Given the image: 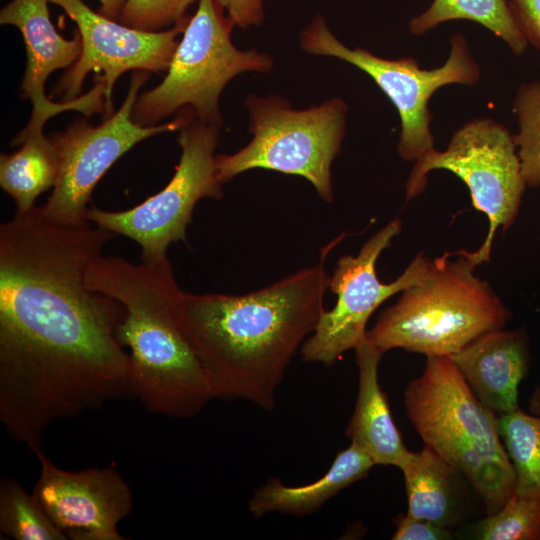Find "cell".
<instances>
[{"instance_id": "1", "label": "cell", "mask_w": 540, "mask_h": 540, "mask_svg": "<svg viewBox=\"0 0 540 540\" xmlns=\"http://www.w3.org/2000/svg\"><path fill=\"white\" fill-rule=\"evenodd\" d=\"M115 237L50 223L38 206L0 225V419L31 451L52 422L133 398L125 309L85 281Z\"/></svg>"}, {"instance_id": "2", "label": "cell", "mask_w": 540, "mask_h": 540, "mask_svg": "<svg viewBox=\"0 0 540 540\" xmlns=\"http://www.w3.org/2000/svg\"><path fill=\"white\" fill-rule=\"evenodd\" d=\"M343 237L323 248L318 264L254 292L194 294L177 289L173 312L205 371L213 399L274 409L275 393L292 357L325 310L330 285L325 260Z\"/></svg>"}, {"instance_id": "3", "label": "cell", "mask_w": 540, "mask_h": 540, "mask_svg": "<svg viewBox=\"0 0 540 540\" xmlns=\"http://www.w3.org/2000/svg\"><path fill=\"white\" fill-rule=\"evenodd\" d=\"M89 289L125 309L117 339L128 351L133 398L154 414L189 419L213 399L205 371L173 312L179 288L168 257L148 264L97 257L86 273Z\"/></svg>"}, {"instance_id": "4", "label": "cell", "mask_w": 540, "mask_h": 540, "mask_svg": "<svg viewBox=\"0 0 540 540\" xmlns=\"http://www.w3.org/2000/svg\"><path fill=\"white\" fill-rule=\"evenodd\" d=\"M407 416L424 446L459 471L487 514L514 493L515 475L498 430V416L483 405L450 356L427 357L404 392Z\"/></svg>"}, {"instance_id": "5", "label": "cell", "mask_w": 540, "mask_h": 540, "mask_svg": "<svg viewBox=\"0 0 540 540\" xmlns=\"http://www.w3.org/2000/svg\"><path fill=\"white\" fill-rule=\"evenodd\" d=\"M431 261L426 276L385 309L367 339L382 353L401 348L431 356H451L481 334L503 328L511 318L488 282L474 274L458 250Z\"/></svg>"}, {"instance_id": "6", "label": "cell", "mask_w": 540, "mask_h": 540, "mask_svg": "<svg viewBox=\"0 0 540 540\" xmlns=\"http://www.w3.org/2000/svg\"><path fill=\"white\" fill-rule=\"evenodd\" d=\"M246 106L253 137L236 153L216 155L219 181L224 184L250 169H269L304 177L323 200L332 202L331 164L345 136V102L332 98L295 110L274 95H249Z\"/></svg>"}, {"instance_id": "7", "label": "cell", "mask_w": 540, "mask_h": 540, "mask_svg": "<svg viewBox=\"0 0 540 540\" xmlns=\"http://www.w3.org/2000/svg\"><path fill=\"white\" fill-rule=\"evenodd\" d=\"M233 27L214 0H198L167 75L158 86L137 97L132 120L141 126H154L190 105L197 119L220 127L218 102L224 86L240 73L268 72L272 67L268 54L242 51L232 44Z\"/></svg>"}, {"instance_id": "8", "label": "cell", "mask_w": 540, "mask_h": 540, "mask_svg": "<svg viewBox=\"0 0 540 540\" xmlns=\"http://www.w3.org/2000/svg\"><path fill=\"white\" fill-rule=\"evenodd\" d=\"M435 169L457 175L467 185L474 208L487 216L484 242L473 252H461L474 266L489 262L495 234L513 225L527 186L514 135L491 118L467 122L453 133L446 150L432 148L415 161L406 181V200L425 190L427 174Z\"/></svg>"}, {"instance_id": "9", "label": "cell", "mask_w": 540, "mask_h": 540, "mask_svg": "<svg viewBox=\"0 0 540 540\" xmlns=\"http://www.w3.org/2000/svg\"><path fill=\"white\" fill-rule=\"evenodd\" d=\"M303 50L314 55L339 58L367 73L396 107L401 120L397 151L402 159L416 161L434 148L430 124L429 100L439 88L449 84L473 85L480 68L466 38L453 34L450 54L435 69L419 67L413 58L385 59L357 47L350 49L328 29L325 19L317 16L302 32Z\"/></svg>"}, {"instance_id": "10", "label": "cell", "mask_w": 540, "mask_h": 540, "mask_svg": "<svg viewBox=\"0 0 540 540\" xmlns=\"http://www.w3.org/2000/svg\"><path fill=\"white\" fill-rule=\"evenodd\" d=\"M219 128L197 118L193 120L190 115L179 129L181 156L169 183L127 210L91 207L86 213L88 222L134 240L141 247V262L154 264L167 258L172 243L186 241L187 226L197 202L223 196L214 155Z\"/></svg>"}, {"instance_id": "11", "label": "cell", "mask_w": 540, "mask_h": 540, "mask_svg": "<svg viewBox=\"0 0 540 540\" xmlns=\"http://www.w3.org/2000/svg\"><path fill=\"white\" fill-rule=\"evenodd\" d=\"M148 78L136 70L126 98L117 112L97 126L77 119L66 130L49 138L59 160L55 186L47 201L38 206L42 217L59 226L88 225V204L96 184L111 166L137 143L154 135L180 129L190 115L154 126H141L132 120L137 95Z\"/></svg>"}, {"instance_id": "12", "label": "cell", "mask_w": 540, "mask_h": 540, "mask_svg": "<svg viewBox=\"0 0 540 540\" xmlns=\"http://www.w3.org/2000/svg\"><path fill=\"white\" fill-rule=\"evenodd\" d=\"M400 230L401 221L393 219L370 237L356 256L339 259L329 285L337 302L333 309L323 311L314 332L302 344L304 361L331 366L343 353L355 350L367 338L366 326L373 312L426 276L431 261L420 253L391 283L379 280L377 260Z\"/></svg>"}, {"instance_id": "13", "label": "cell", "mask_w": 540, "mask_h": 540, "mask_svg": "<svg viewBox=\"0 0 540 540\" xmlns=\"http://www.w3.org/2000/svg\"><path fill=\"white\" fill-rule=\"evenodd\" d=\"M61 7L77 25L82 40L78 60L67 69L51 91L62 102L76 99L89 72H102L106 84L105 118L113 112L112 92L117 79L128 70L167 71L189 17L169 29L139 30L89 8L83 0H48Z\"/></svg>"}, {"instance_id": "14", "label": "cell", "mask_w": 540, "mask_h": 540, "mask_svg": "<svg viewBox=\"0 0 540 540\" xmlns=\"http://www.w3.org/2000/svg\"><path fill=\"white\" fill-rule=\"evenodd\" d=\"M41 471L33 489L53 523L73 540H124L119 522L133 509L130 487L114 467L70 472L42 449L34 452Z\"/></svg>"}, {"instance_id": "15", "label": "cell", "mask_w": 540, "mask_h": 540, "mask_svg": "<svg viewBox=\"0 0 540 540\" xmlns=\"http://www.w3.org/2000/svg\"><path fill=\"white\" fill-rule=\"evenodd\" d=\"M48 0H11L0 11V24L12 25L22 34L26 54V70L20 91L32 102L27 129L44 127L46 121L64 111L75 110L90 117L106 113V84L96 78L94 87L85 95L66 102H53L45 95V83L50 74L71 67L80 57L82 40L79 33L65 39L52 24Z\"/></svg>"}, {"instance_id": "16", "label": "cell", "mask_w": 540, "mask_h": 540, "mask_svg": "<svg viewBox=\"0 0 540 540\" xmlns=\"http://www.w3.org/2000/svg\"><path fill=\"white\" fill-rule=\"evenodd\" d=\"M450 357L480 402L497 416L519 408V385L530 362L523 330L485 332Z\"/></svg>"}, {"instance_id": "17", "label": "cell", "mask_w": 540, "mask_h": 540, "mask_svg": "<svg viewBox=\"0 0 540 540\" xmlns=\"http://www.w3.org/2000/svg\"><path fill=\"white\" fill-rule=\"evenodd\" d=\"M359 372L355 409L345 429L351 443L364 450L375 465L399 467L409 450L393 420L386 394L378 381L384 353L367 338L355 348Z\"/></svg>"}, {"instance_id": "18", "label": "cell", "mask_w": 540, "mask_h": 540, "mask_svg": "<svg viewBox=\"0 0 540 540\" xmlns=\"http://www.w3.org/2000/svg\"><path fill=\"white\" fill-rule=\"evenodd\" d=\"M374 465L364 450L351 443L338 452L328 471L310 484L287 486L278 478L268 479L254 490L248 501L249 511L255 518L268 513L299 517L312 514L341 490L365 478Z\"/></svg>"}, {"instance_id": "19", "label": "cell", "mask_w": 540, "mask_h": 540, "mask_svg": "<svg viewBox=\"0 0 540 540\" xmlns=\"http://www.w3.org/2000/svg\"><path fill=\"white\" fill-rule=\"evenodd\" d=\"M398 468L404 475L408 516L449 529L460 521L466 478L459 471L426 446L409 451Z\"/></svg>"}, {"instance_id": "20", "label": "cell", "mask_w": 540, "mask_h": 540, "mask_svg": "<svg viewBox=\"0 0 540 540\" xmlns=\"http://www.w3.org/2000/svg\"><path fill=\"white\" fill-rule=\"evenodd\" d=\"M43 128H24L11 141L20 148L0 157V186L15 201L16 212L35 207L39 195L53 188L58 178V155Z\"/></svg>"}, {"instance_id": "21", "label": "cell", "mask_w": 540, "mask_h": 540, "mask_svg": "<svg viewBox=\"0 0 540 540\" xmlns=\"http://www.w3.org/2000/svg\"><path fill=\"white\" fill-rule=\"evenodd\" d=\"M451 20H469L481 24L502 39L514 54H522L527 41L506 0H433L431 5L409 22L413 35H422Z\"/></svg>"}, {"instance_id": "22", "label": "cell", "mask_w": 540, "mask_h": 540, "mask_svg": "<svg viewBox=\"0 0 540 540\" xmlns=\"http://www.w3.org/2000/svg\"><path fill=\"white\" fill-rule=\"evenodd\" d=\"M498 430L513 467L514 493L540 498V417L517 408L498 416Z\"/></svg>"}, {"instance_id": "23", "label": "cell", "mask_w": 540, "mask_h": 540, "mask_svg": "<svg viewBox=\"0 0 540 540\" xmlns=\"http://www.w3.org/2000/svg\"><path fill=\"white\" fill-rule=\"evenodd\" d=\"M0 531L15 540H65L34 494L12 477L0 483Z\"/></svg>"}, {"instance_id": "24", "label": "cell", "mask_w": 540, "mask_h": 540, "mask_svg": "<svg viewBox=\"0 0 540 540\" xmlns=\"http://www.w3.org/2000/svg\"><path fill=\"white\" fill-rule=\"evenodd\" d=\"M518 131L514 135L527 186H540V81L523 83L513 101Z\"/></svg>"}, {"instance_id": "25", "label": "cell", "mask_w": 540, "mask_h": 540, "mask_svg": "<svg viewBox=\"0 0 540 540\" xmlns=\"http://www.w3.org/2000/svg\"><path fill=\"white\" fill-rule=\"evenodd\" d=\"M480 540H540V498L515 493L503 507L473 525Z\"/></svg>"}, {"instance_id": "26", "label": "cell", "mask_w": 540, "mask_h": 540, "mask_svg": "<svg viewBox=\"0 0 540 540\" xmlns=\"http://www.w3.org/2000/svg\"><path fill=\"white\" fill-rule=\"evenodd\" d=\"M196 1L126 0L119 22L139 30L163 31L187 18V10Z\"/></svg>"}, {"instance_id": "27", "label": "cell", "mask_w": 540, "mask_h": 540, "mask_svg": "<svg viewBox=\"0 0 540 540\" xmlns=\"http://www.w3.org/2000/svg\"><path fill=\"white\" fill-rule=\"evenodd\" d=\"M396 526L393 540H449L453 534L449 528L432 521L399 514L393 519Z\"/></svg>"}, {"instance_id": "28", "label": "cell", "mask_w": 540, "mask_h": 540, "mask_svg": "<svg viewBox=\"0 0 540 540\" xmlns=\"http://www.w3.org/2000/svg\"><path fill=\"white\" fill-rule=\"evenodd\" d=\"M508 5L527 43L540 50V0H510Z\"/></svg>"}, {"instance_id": "29", "label": "cell", "mask_w": 540, "mask_h": 540, "mask_svg": "<svg viewBox=\"0 0 540 540\" xmlns=\"http://www.w3.org/2000/svg\"><path fill=\"white\" fill-rule=\"evenodd\" d=\"M234 26H258L264 19L263 0H214Z\"/></svg>"}, {"instance_id": "30", "label": "cell", "mask_w": 540, "mask_h": 540, "mask_svg": "<svg viewBox=\"0 0 540 540\" xmlns=\"http://www.w3.org/2000/svg\"><path fill=\"white\" fill-rule=\"evenodd\" d=\"M100 3L99 13L119 21L126 0H98Z\"/></svg>"}, {"instance_id": "31", "label": "cell", "mask_w": 540, "mask_h": 540, "mask_svg": "<svg viewBox=\"0 0 540 540\" xmlns=\"http://www.w3.org/2000/svg\"><path fill=\"white\" fill-rule=\"evenodd\" d=\"M531 414L540 417V385L533 391L529 400Z\"/></svg>"}]
</instances>
